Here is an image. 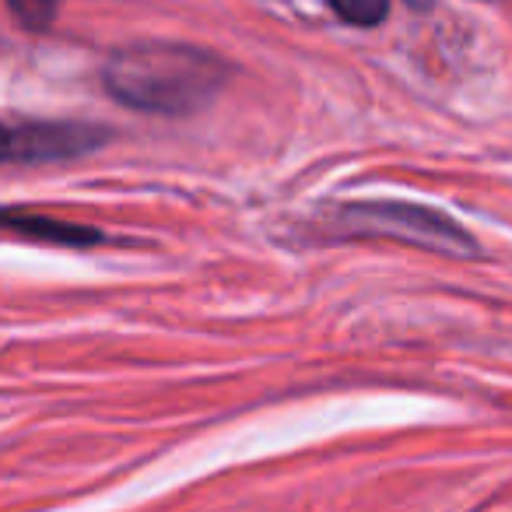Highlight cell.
<instances>
[{
  "mask_svg": "<svg viewBox=\"0 0 512 512\" xmlns=\"http://www.w3.org/2000/svg\"><path fill=\"white\" fill-rule=\"evenodd\" d=\"M18 151H22V134H18L15 127H4V123H0V162H4V158H18Z\"/></svg>",
  "mask_w": 512,
  "mask_h": 512,
  "instance_id": "8992f818",
  "label": "cell"
},
{
  "mask_svg": "<svg viewBox=\"0 0 512 512\" xmlns=\"http://www.w3.org/2000/svg\"><path fill=\"white\" fill-rule=\"evenodd\" d=\"M341 239H393L446 256H477V239L449 214L404 200H355L334 207L327 221Z\"/></svg>",
  "mask_w": 512,
  "mask_h": 512,
  "instance_id": "7a4b0ae2",
  "label": "cell"
},
{
  "mask_svg": "<svg viewBox=\"0 0 512 512\" xmlns=\"http://www.w3.org/2000/svg\"><path fill=\"white\" fill-rule=\"evenodd\" d=\"M0 228H4V232L25 235V239H36V242H60V246H92V242L102 239V232H95V228H88V225L18 211V207H0Z\"/></svg>",
  "mask_w": 512,
  "mask_h": 512,
  "instance_id": "3957f363",
  "label": "cell"
},
{
  "mask_svg": "<svg viewBox=\"0 0 512 512\" xmlns=\"http://www.w3.org/2000/svg\"><path fill=\"white\" fill-rule=\"evenodd\" d=\"M334 15H341L348 25H358V29H369V25H379L386 15H390V0H330Z\"/></svg>",
  "mask_w": 512,
  "mask_h": 512,
  "instance_id": "277c9868",
  "label": "cell"
},
{
  "mask_svg": "<svg viewBox=\"0 0 512 512\" xmlns=\"http://www.w3.org/2000/svg\"><path fill=\"white\" fill-rule=\"evenodd\" d=\"M4 4H8V11L25 29H36V32L50 29V22L57 18L60 8V0H4Z\"/></svg>",
  "mask_w": 512,
  "mask_h": 512,
  "instance_id": "5b68a950",
  "label": "cell"
},
{
  "mask_svg": "<svg viewBox=\"0 0 512 512\" xmlns=\"http://www.w3.org/2000/svg\"><path fill=\"white\" fill-rule=\"evenodd\" d=\"M228 64L211 50L169 39H144L109 53L102 67L106 92L137 113L186 116L225 88Z\"/></svg>",
  "mask_w": 512,
  "mask_h": 512,
  "instance_id": "6da1fadb",
  "label": "cell"
}]
</instances>
